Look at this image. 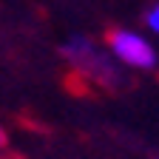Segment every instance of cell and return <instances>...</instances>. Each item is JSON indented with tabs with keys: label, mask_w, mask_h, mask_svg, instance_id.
<instances>
[{
	"label": "cell",
	"mask_w": 159,
	"mask_h": 159,
	"mask_svg": "<svg viewBox=\"0 0 159 159\" xmlns=\"http://www.w3.org/2000/svg\"><path fill=\"white\" fill-rule=\"evenodd\" d=\"M63 57H68V63L74 68H80L83 74H88L94 83L105 85V88H116L122 85V74L111 63V57L102 54L88 37H71L63 46Z\"/></svg>",
	"instance_id": "obj_1"
},
{
	"label": "cell",
	"mask_w": 159,
	"mask_h": 159,
	"mask_svg": "<svg viewBox=\"0 0 159 159\" xmlns=\"http://www.w3.org/2000/svg\"><path fill=\"white\" fill-rule=\"evenodd\" d=\"M108 46L111 51L116 54V60H122L125 66L131 68H153L156 66V51L153 46L148 43L145 37H139L136 31H128V29H114L108 31Z\"/></svg>",
	"instance_id": "obj_2"
},
{
	"label": "cell",
	"mask_w": 159,
	"mask_h": 159,
	"mask_svg": "<svg viewBox=\"0 0 159 159\" xmlns=\"http://www.w3.org/2000/svg\"><path fill=\"white\" fill-rule=\"evenodd\" d=\"M145 23L151 26V31H156V34H159V3L148 9V14H145Z\"/></svg>",
	"instance_id": "obj_3"
},
{
	"label": "cell",
	"mask_w": 159,
	"mask_h": 159,
	"mask_svg": "<svg viewBox=\"0 0 159 159\" xmlns=\"http://www.w3.org/2000/svg\"><path fill=\"white\" fill-rule=\"evenodd\" d=\"M0 145H6V134H3V128H0Z\"/></svg>",
	"instance_id": "obj_4"
}]
</instances>
